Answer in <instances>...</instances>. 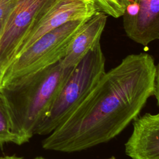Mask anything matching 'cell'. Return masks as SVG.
Here are the masks:
<instances>
[{
    "instance_id": "1",
    "label": "cell",
    "mask_w": 159,
    "mask_h": 159,
    "mask_svg": "<svg viewBox=\"0 0 159 159\" xmlns=\"http://www.w3.org/2000/svg\"><path fill=\"white\" fill-rule=\"evenodd\" d=\"M158 72L150 54L126 56L106 71L66 119L47 135L42 148L72 153L109 142L139 116L150 97L158 103Z\"/></svg>"
},
{
    "instance_id": "2",
    "label": "cell",
    "mask_w": 159,
    "mask_h": 159,
    "mask_svg": "<svg viewBox=\"0 0 159 159\" xmlns=\"http://www.w3.org/2000/svg\"><path fill=\"white\" fill-rule=\"evenodd\" d=\"M73 68H65L59 61L3 83L0 93L10 112L20 145L28 142L34 135Z\"/></svg>"
},
{
    "instance_id": "3",
    "label": "cell",
    "mask_w": 159,
    "mask_h": 159,
    "mask_svg": "<svg viewBox=\"0 0 159 159\" xmlns=\"http://www.w3.org/2000/svg\"><path fill=\"white\" fill-rule=\"evenodd\" d=\"M105 61L98 42L74 66L34 135H47L66 119L106 72Z\"/></svg>"
},
{
    "instance_id": "4",
    "label": "cell",
    "mask_w": 159,
    "mask_h": 159,
    "mask_svg": "<svg viewBox=\"0 0 159 159\" xmlns=\"http://www.w3.org/2000/svg\"><path fill=\"white\" fill-rule=\"evenodd\" d=\"M87 20L68 22L40 37L19 53L6 68L3 83L37 72L60 61L73 37Z\"/></svg>"
},
{
    "instance_id": "5",
    "label": "cell",
    "mask_w": 159,
    "mask_h": 159,
    "mask_svg": "<svg viewBox=\"0 0 159 159\" xmlns=\"http://www.w3.org/2000/svg\"><path fill=\"white\" fill-rule=\"evenodd\" d=\"M57 1H17L0 38V68L4 73L22 42Z\"/></svg>"
},
{
    "instance_id": "6",
    "label": "cell",
    "mask_w": 159,
    "mask_h": 159,
    "mask_svg": "<svg viewBox=\"0 0 159 159\" xmlns=\"http://www.w3.org/2000/svg\"><path fill=\"white\" fill-rule=\"evenodd\" d=\"M97 11L91 0H58L22 42L16 57L48 32L70 21L87 20Z\"/></svg>"
},
{
    "instance_id": "7",
    "label": "cell",
    "mask_w": 159,
    "mask_h": 159,
    "mask_svg": "<svg viewBox=\"0 0 159 159\" xmlns=\"http://www.w3.org/2000/svg\"><path fill=\"white\" fill-rule=\"evenodd\" d=\"M127 36L144 47L159 38V0H129L122 15Z\"/></svg>"
},
{
    "instance_id": "8",
    "label": "cell",
    "mask_w": 159,
    "mask_h": 159,
    "mask_svg": "<svg viewBox=\"0 0 159 159\" xmlns=\"http://www.w3.org/2000/svg\"><path fill=\"white\" fill-rule=\"evenodd\" d=\"M133 130L125 146L131 159H159V114L145 113L132 120Z\"/></svg>"
},
{
    "instance_id": "9",
    "label": "cell",
    "mask_w": 159,
    "mask_h": 159,
    "mask_svg": "<svg viewBox=\"0 0 159 159\" xmlns=\"http://www.w3.org/2000/svg\"><path fill=\"white\" fill-rule=\"evenodd\" d=\"M107 15L97 11L86 20L77 32L70 43L65 57L60 60L65 68H73L86 53L100 42L105 28Z\"/></svg>"
},
{
    "instance_id": "10",
    "label": "cell",
    "mask_w": 159,
    "mask_h": 159,
    "mask_svg": "<svg viewBox=\"0 0 159 159\" xmlns=\"http://www.w3.org/2000/svg\"><path fill=\"white\" fill-rule=\"evenodd\" d=\"M9 142L20 145L19 140L14 132L10 112L0 93V147Z\"/></svg>"
},
{
    "instance_id": "11",
    "label": "cell",
    "mask_w": 159,
    "mask_h": 159,
    "mask_svg": "<svg viewBox=\"0 0 159 159\" xmlns=\"http://www.w3.org/2000/svg\"><path fill=\"white\" fill-rule=\"evenodd\" d=\"M98 11L114 18L122 16L129 0H91Z\"/></svg>"
},
{
    "instance_id": "12",
    "label": "cell",
    "mask_w": 159,
    "mask_h": 159,
    "mask_svg": "<svg viewBox=\"0 0 159 159\" xmlns=\"http://www.w3.org/2000/svg\"><path fill=\"white\" fill-rule=\"evenodd\" d=\"M18 0H0V38Z\"/></svg>"
},
{
    "instance_id": "13",
    "label": "cell",
    "mask_w": 159,
    "mask_h": 159,
    "mask_svg": "<svg viewBox=\"0 0 159 159\" xmlns=\"http://www.w3.org/2000/svg\"><path fill=\"white\" fill-rule=\"evenodd\" d=\"M3 76H4V71L0 68V89L1 88L3 84Z\"/></svg>"
},
{
    "instance_id": "14",
    "label": "cell",
    "mask_w": 159,
    "mask_h": 159,
    "mask_svg": "<svg viewBox=\"0 0 159 159\" xmlns=\"http://www.w3.org/2000/svg\"><path fill=\"white\" fill-rule=\"evenodd\" d=\"M0 159H23V158L22 157L13 155V156H6L4 157L0 158Z\"/></svg>"
},
{
    "instance_id": "15",
    "label": "cell",
    "mask_w": 159,
    "mask_h": 159,
    "mask_svg": "<svg viewBox=\"0 0 159 159\" xmlns=\"http://www.w3.org/2000/svg\"><path fill=\"white\" fill-rule=\"evenodd\" d=\"M34 159H49V158H44L43 157H37Z\"/></svg>"
},
{
    "instance_id": "16",
    "label": "cell",
    "mask_w": 159,
    "mask_h": 159,
    "mask_svg": "<svg viewBox=\"0 0 159 159\" xmlns=\"http://www.w3.org/2000/svg\"><path fill=\"white\" fill-rule=\"evenodd\" d=\"M107 159H117L115 157H114V156H112V157H110V158H107Z\"/></svg>"
}]
</instances>
